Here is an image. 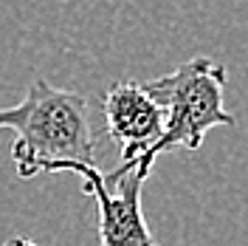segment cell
<instances>
[{"label":"cell","instance_id":"obj_4","mask_svg":"<svg viewBox=\"0 0 248 246\" xmlns=\"http://www.w3.org/2000/svg\"><path fill=\"white\" fill-rule=\"evenodd\" d=\"M110 141L119 147L122 164H136L164 133V108L144 82H110L102 99Z\"/></svg>","mask_w":248,"mask_h":246},{"label":"cell","instance_id":"obj_5","mask_svg":"<svg viewBox=\"0 0 248 246\" xmlns=\"http://www.w3.org/2000/svg\"><path fill=\"white\" fill-rule=\"evenodd\" d=\"M3 246H37L34 241H29V238H9Z\"/></svg>","mask_w":248,"mask_h":246},{"label":"cell","instance_id":"obj_2","mask_svg":"<svg viewBox=\"0 0 248 246\" xmlns=\"http://www.w3.org/2000/svg\"><path fill=\"white\" fill-rule=\"evenodd\" d=\"M226 79V68L220 62L192 57L172 74L144 82L164 108V133L136 161L144 173H153L155 161L164 153L198 150L212 127H232L234 113L223 102Z\"/></svg>","mask_w":248,"mask_h":246},{"label":"cell","instance_id":"obj_1","mask_svg":"<svg viewBox=\"0 0 248 246\" xmlns=\"http://www.w3.org/2000/svg\"><path fill=\"white\" fill-rule=\"evenodd\" d=\"M0 130H15L12 161L17 178L62 173L68 164H96L93 122L79 91L34 79L23 102L0 108Z\"/></svg>","mask_w":248,"mask_h":246},{"label":"cell","instance_id":"obj_3","mask_svg":"<svg viewBox=\"0 0 248 246\" xmlns=\"http://www.w3.org/2000/svg\"><path fill=\"white\" fill-rule=\"evenodd\" d=\"M62 173H77L85 195L99 210V246H155L141 210V187L150 178L139 164H119L102 173L96 164H68Z\"/></svg>","mask_w":248,"mask_h":246}]
</instances>
